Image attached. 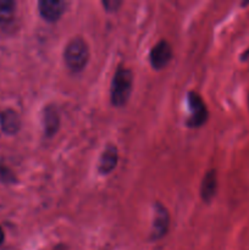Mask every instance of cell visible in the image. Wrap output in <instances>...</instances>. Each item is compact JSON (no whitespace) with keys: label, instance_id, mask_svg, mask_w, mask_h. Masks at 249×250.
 <instances>
[{"label":"cell","instance_id":"obj_1","mask_svg":"<svg viewBox=\"0 0 249 250\" xmlns=\"http://www.w3.org/2000/svg\"><path fill=\"white\" fill-rule=\"evenodd\" d=\"M133 87V72L129 68L120 66L111 81L110 98L114 106L121 107L127 104Z\"/></svg>","mask_w":249,"mask_h":250},{"label":"cell","instance_id":"obj_2","mask_svg":"<svg viewBox=\"0 0 249 250\" xmlns=\"http://www.w3.org/2000/svg\"><path fill=\"white\" fill-rule=\"evenodd\" d=\"M63 60L68 70L72 72H81L89 61V48L87 42L81 37L71 39L63 50Z\"/></svg>","mask_w":249,"mask_h":250},{"label":"cell","instance_id":"obj_3","mask_svg":"<svg viewBox=\"0 0 249 250\" xmlns=\"http://www.w3.org/2000/svg\"><path fill=\"white\" fill-rule=\"evenodd\" d=\"M188 107H189V117L187 120V126L189 128H198L207 122L209 117L207 105L203 98L194 90H190L187 94Z\"/></svg>","mask_w":249,"mask_h":250},{"label":"cell","instance_id":"obj_4","mask_svg":"<svg viewBox=\"0 0 249 250\" xmlns=\"http://www.w3.org/2000/svg\"><path fill=\"white\" fill-rule=\"evenodd\" d=\"M173 55L172 46L165 39H161L159 43L151 48L149 54V61L154 70H163L168 65Z\"/></svg>","mask_w":249,"mask_h":250},{"label":"cell","instance_id":"obj_5","mask_svg":"<svg viewBox=\"0 0 249 250\" xmlns=\"http://www.w3.org/2000/svg\"><path fill=\"white\" fill-rule=\"evenodd\" d=\"M168 226H170V214L167 209L163 204H155L154 210V220L151 226L150 238L151 241H159L167 233Z\"/></svg>","mask_w":249,"mask_h":250},{"label":"cell","instance_id":"obj_6","mask_svg":"<svg viewBox=\"0 0 249 250\" xmlns=\"http://www.w3.org/2000/svg\"><path fill=\"white\" fill-rule=\"evenodd\" d=\"M67 4L62 0H41L38 10L46 22H56L66 11Z\"/></svg>","mask_w":249,"mask_h":250},{"label":"cell","instance_id":"obj_7","mask_svg":"<svg viewBox=\"0 0 249 250\" xmlns=\"http://www.w3.org/2000/svg\"><path fill=\"white\" fill-rule=\"evenodd\" d=\"M119 161V150L116 146H107L103 151L98 164V171L102 175H107L116 168Z\"/></svg>","mask_w":249,"mask_h":250},{"label":"cell","instance_id":"obj_8","mask_svg":"<svg viewBox=\"0 0 249 250\" xmlns=\"http://www.w3.org/2000/svg\"><path fill=\"white\" fill-rule=\"evenodd\" d=\"M217 192V175L214 168L205 173L200 185V197L205 203H210Z\"/></svg>","mask_w":249,"mask_h":250},{"label":"cell","instance_id":"obj_9","mask_svg":"<svg viewBox=\"0 0 249 250\" xmlns=\"http://www.w3.org/2000/svg\"><path fill=\"white\" fill-rule=\"evenodd\" d=\"M0 127L6 134H15L21 128V119L19 114L11 109L4 110L0 114Z\"/></svg>","mask_w":249,"mask_h":250},{"label":"cell","instance_id":"obj_10","mask_svg":"<svg viewBox=\"0 0 249 250\" xmlns=\"http://www.w3.org/2000/svg\"><path fill=\"white\" fill-rule=\"evenodd\" d=\"M43 126L48 137H53L58 132L59 126H60V116H59L58 109L53 105H48L44 109Z\"/></svg>","mask_w":249,"mask_h":250},{"label":"cell","instance_id":"obj_11","mask_svg":"<svg viewBox=\"0 0 249 250\" xmlns=\"http://www.w3.org/2000/svg\"><path fill=\"white\" fill-rule=\"evenodd\" d=\"M16 2L11 0H0V22H9L14 19Z\"/></svg>","mask_w":249,"mask_h":250},{"label":"cell","instance_id":"obj_12","mask_svg":"<svg viewBox=\"0 0 249 250\" xmlns=\"http://www.w3.org/2000/svg\"><path fill=\"white\" fill-rule=\"evenodd\" d=\"M0 181L4 183H15L16 182V177H15L14 172L10 168L0 165Z\"/></svg>","mask_w":249,"mask_h":250},{"label":"cell","instance_id":"obj_13","mask_svg":"<svg viewBox=\"0 0 249 250\" xmlns=\"http://www.w3.org/2000/svg\"><path fill=\"white\" fill-rule=\"evenodd\" d=\"M121 5L122 1H119V0H105V1H103V6H104L105 10L109 12L117 11Z\"/></svg>","mask_w":249,"mask_h":250},{"label":"cell","instance_id":"obj_14","mask_svg":"<svg viewBox=\"0 0 249 250\" xmlns=\"http://www.w3.org/2000/svg\"><path fill=\"white\" fill-rule=\"evenodd\" d=\"M241 61H249V48L244 50V53L241 55Z\"/></svg>","mask_w":249,"mask_h":250},{"label":"cell","instance_id":"obj_15","mask_svg":"<svg viewBox=\"0 0 249 250\" xmlns=\"http://www.w3.org/2000/svg\"><path fill=\"white\" fill-rule=\"evenodd\" d=\"M54 250H67V248H66L65 244H59V246H56L54 248Z\"/></svg>","mask_w":249,"mask_h":250},{"label":"cell","instance_id":"obj_16","mask_svg":"<svg viewBox=\"0 0 249 250\" xmlns=\"http://www.w3.org/2000/svg\"><path fill=\"white\" fill-rule=\"evenodd\" d=\"M4 239H5L4 231H2V229H1V227H0V244H1L2 242H4Z\"/></svg>","mask_w":249,"mask_h":250},{"label":"cell","instance_id":"obj_17","mask_svg":"<svg viewBox=\"0 0 249 250\" xmlns=\"http://www.w3.org/2000/svg\"><path fill=\"white\" fill-rule=\"evenodd\" d=\"M248 106H249V94H248Z\"/></svg>","mask_w":249,"mask_h":250}]
</instances>
